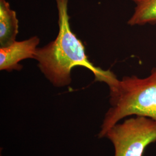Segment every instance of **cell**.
<instances>
[{
    "mask_svg": "<svg viewBox=\"0 0 156 156\" xmlns=\"http://www.w3.org/2000/svg\"><path fill=\"white\" fill-rule=\"evenodd\" d=\"M68 1L56 0L58 34L49 44L37 48L34 59L38 62L41 72L56 87H64L71 83V72L76 66L89 69L93 73L96 81L108 84L116 75L110 71L95 67L88 60L82 42L70 27Z\"/></svg>",
    "mask_w": 156,
    "mask_h": 156,
    "instance_id": "cell-1",
    "label": "cell"
},
{
    "mask_svg": "<svg viewBox=\"0 0 156 156\" xmlns=\"http://www.w3.org/2000/svg\"><path fill=\"white\" fill-rule=\"evenodd\" d=\"M111 108L106 112L98 137L125 117L131 115L156 120V68L146 78L126 76L109 86Z\"/></svg>",
    "mask_w": 156,
    "mask_h": 156,
    "instance_id": "cell-2",
    "label": "cell"
},
{
    "mask_svg": "<svg viewBox=\"0 0 156 156\" xmlns=\"http://www.w3.org/2000/svg\"><path fill=\"white\" fill-rule=\"evenodd\" d=\"M115 148V156H143L145 149L156 142V120L136 116L116 124L106 133Z\"/></svg>",
    "mask_w": 156,
    "mask_h": 156,
    "instance_id": "cell-3",
    "label": "cell"
},
{
    "mask_svg": "<svg viewBox=\"0 0 156 156\" xmlns=\"http://www.w3.org/2000/svg\"><path fill=\"white\" fill-rule=\"evenodd\" d=\"M40 39L37 36L22 41H15L11 45L0 48V69L11 72L20 71L23 60L34 58Z\"/></svg>",
    "mask_w": 156,
    "mask_h": 156,
    "instance_id": "cell-4",
    "label": "cell"
},
{
    "mask_svg": "<svg viewBox=\"0 0 156 156\" xmlns=\"http://www.w3.org/2000/svg\"><path fill=\"white\" fill-rule=\"evenodd\" d=\"M18 20L16 12L8 2L0 0V46L5 48L14 43L18 34Z\"/></svg>",
    "mask_w": 156,
    "mask_h": 156,
    "instance_id": "cell-5",
    "label": "cell"
},
{
    "mask_svg": "<svg viewBox=\"0 0 156 156\" xmlns=\"http://www.w3.org/2000/svg\"><path fill=\"white\" fill-rule=\"evenodd\" d=\"M135 8L127 24L131 26L156 24V0H133Z\"/></svg>",
    "mask_w": 156,
    "mask_h": 156,
    "instance_id": "cell-6",
    "label": "cell"
}]
</instances>
